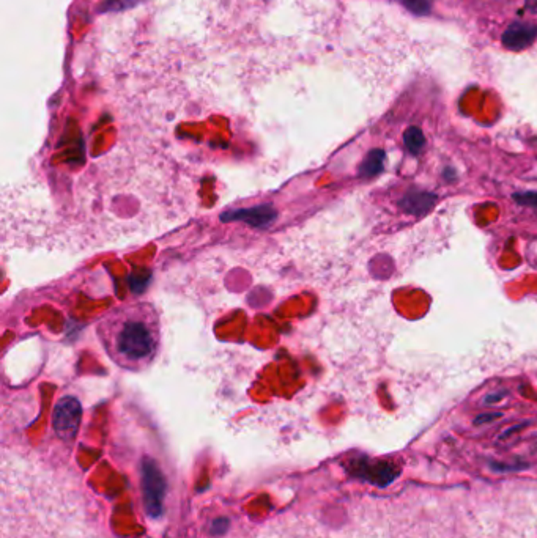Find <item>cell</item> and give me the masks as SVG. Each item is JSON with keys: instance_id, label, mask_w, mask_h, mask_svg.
<instances>
[{"instance_id": "52a82bcc", "label": "cell", "mask_w": 537, "mask_h": 538, "mask_svg": "<svg viewBox=\"0 0 537 538\" xmlns=\"http://www.w3.org/2000/svg\"><path fill=\"white\" fill-rule=\"evenodd\" d=\"M385 159L386 153L382 148H375L369 152L363 161V164L359 166V175L363 178H372L385 170Z\"/></svg>"}, {"instance_id": "6da1fadb", "label": "cell", "mask_w": 537, "mask_h": 538, "mask_svg": "<svg viewBox=\"0 0 537 538\" xmlns=\"http://www.w3.org/2000/svg\"><path fill=\"white\" fill-rule=\"evenodd\" d=\"M95 329L106 354L123 370H145L161 351V318L152 303L117 305L99 318Z\"/></svg>"}, {"instance_id": "4fadbf2b", "label": "cell", "mask_w": 537, "mask_h": 538, "mask_svg": "<svg viewBox=\"0 0 537 538\" xmlns=\"http://www.w3.org/2000/svg\"><path fill=\"white\" fill-rule=\"evenodd\" d=\"M508 395V392L506 391H501V392H495V393H490V395H487L484 398V403L485 405H493V403H498L501 402V400Z\"/></svg>"}, {"instance_id": "5bb4252c", "label": "cell", "mask_w": 537, "mask_h": 538, "mask_svg": "<svg viewBox=\"0 0 537 538\" xmlns=\"http://www.w3.org/2000/svg\"><path fill=\"white\" fill-rule=\"evenodd\" d=\"M524 8L537 15V0H524Z\"/></svg>"}, {"instance_id": "8992f818", "label": "cell", "mask_w": 537, "mask_h": 538, "mask_svg": "<svg viewBox=\"0 0 537 538\" xmlns=\"http://www.w3.org/2000/svg\"><path fill=\"white\" fill-rule=\"evenodd\" d=\"M438 197L432 192L426 191H411L407 192L405 196L399 200V206L403 210L407 215L421 216L426 215L429 210H432Z\"/></svg>"}, {"instance_id": "8fae6325", "label": "cell", "mask_w": 537, "mask_h": 538, "mask_svg": "<svg viewBox=\"0 0 537 538\" xmlns=\"http://www.w3.org/2000/svg\"><path fill=\"white\" fill-rule=\"evenodd\" d=\"M514 202L523 206H533V208H537V191H527V192H515L514 196Z\"/></svg>"}, {"instance_id": "ba28073f", "label": "cell", "mask_w": 537, "mask_h": 538, "mask_svg": "<svg viewBox=\"0 0 537 538\" xmlns=\"http://www.w3.org/2000/svg\"><path fill=\"white\" fill-rule=\"evenodd\" d=\"M403 143L411 154H420L426 147V136L417 126H410L403 133Z\"/></svg>"}, {"instance_id": "7a4b0ae2", "label": "cell", "mask_w": 537, "mask_h": 538, "mask_svg": "<svg viewBox=\"0 0 537 538\" xmlns=\"http://www.w3.org/2000/svg\"><path fill=\"white\" fill-rule=\"evenodd\" d=\"M142 490L143 502L147 513L152 518H158L162 513V500H164L166 481L164 475L156 466L155 461L145 460L142 465Z\"/></svg>"}, {"instance_id": "3957f363", "label": "cell", "mask_w": 537, "mask_h": 538, "mask_svg": "<svg viewBox=\"0 0 537 538\" xmlns=\"http://www.w3.org/2000/svg\"><path fill=\"white\" fill-rule=\"evenodd\" d=\"M83 417V409L78 398L74 397H64L60 402L55 405L54 416H52V427L62 439L71 441L76 436Z\"/></svg>"}, {"instance_id": "277c9868", "label": "cell", "mask_w": 537, "mask_h": 538, "mask_svg": "<svg viewBox=\"0 0 537 538\" xmlns=\"http://www.w3.org/2000/svg\"><path fill=\"white\" fill-rule=\"evenodd\" d=\"M537 38V26L531 22H515L506 29L501 36L503 46L510 51H523Z\"/></svg>"}, {"instance_id": "9a60e30c", "label": "cell", "mask_w": 537, "mask_h": 538, "mask_svg": "<svg viewBox=\"0 0 537 538\" xmlns=\"http://www.w3.org/2000/svg\"><path fill=\"white\" fill-rule=\"evenodd\" d=\"M527 425H528V423H520V425H517V427H514V428H509V430H506L504 433L501 435V439H504V437H508V436H510V435H514L515 431H518V430H523L524 427H527Z\"/></svg>"}, {"instance_id": "9c48e42d", "label": "cell", "mask_w": 537, "mask_h": 538, "mask_svg": "<svg viewBox=\"0 0 537 538\" xmlns=\"http://www.w3.org/2000/svg\"><path fill=\"white\" fill-rule=\"evenodd\" d=\"M137 0H104V3L99 7L101 11H122L134 7Z\"/></svg>"}, {"instance_id": "5b68a950", "label": "cell", "mask_w": 537, "mask_h": 538, "mask_svg": "<svg viewBox=\"0 0 537 538\" xmlns=\"http://www.w3.org/2000/svg\"><path fill=\"white\" fill-rule=\"evenodd\" d=\"M358 475L373 485L388 486L397 479L399 469L392 463H361L358 465Z\"/></svg>"}, {"instance_id": "30bf717a", "label": "cell", "mask_w": 537, "mask_h": 538, "mask_svg": "<svg viewBox=\"0 0 537 538\" xmlns=\"http://www.w3.org/2000/svg\"><path fill=\"white\" fill-rule=\"evenodd\" d=\"M403 5L411 11V13H415V15H429L430 13L429 0H403Z\"/></svg>"}, {"instance_id": "7c38bea8", "label": "cell", "mask_w": 537, "mask_h": 538, "mask_svg": "<svg viewBox=\"0 0 537 538\" xmlns=\"http://www.w3.org/2000/svg\"><path fill=\"white\" fill-rule=\"evenodd\" d=\"M503 417L501 412H484V414H479L476 419H474V425H484V423H490L496 419Z\"/></svg>"}]
</instances>
